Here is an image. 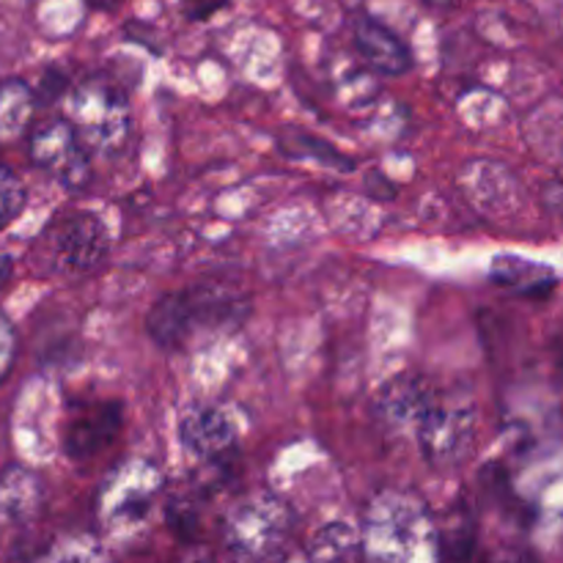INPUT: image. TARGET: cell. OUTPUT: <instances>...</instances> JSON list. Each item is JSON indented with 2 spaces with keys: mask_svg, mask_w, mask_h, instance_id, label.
<instances>
[{
  "mask_svg": "<svg viewBox=\"0 0 563 563\" xmlns=\"http://www.w3.org/2000/svg\"><path fill=\"white\" fill-rule=\"evenodd\" d=\"M247 311H251V300L240 295L234 286L203 280V284L165 295L148 311L146 330L154 344L163 350H187L196 341L240 328Z\"/></svg>",
  "mask_w": 563,
  "mask_h": 563,
  "instance_id": "1",
  "label": "cell"
},
{
  "mask_svg": "<svg viewBox=\"0 0 563 563\" xmlns=\"http://www.w3.org/2000/svg\"><path fill=\"white\" fill-rule=\"evenodd\" d=\"M363 553L377 561L443 559L438 522L418 495L385 489L363 515Z\"/></svg>",
  "mask_w": 563,
  "mask_h": 563,
  "instance_id": "2",
  "label": "cell"
},
{
  "mask_svg": "<svg viewBox=\"0 0 563 563\" xmlns=\"http://www.w3.org/2000/svg\"><path fill=\"white\" fill-rule=\"evenodd\" d=\"M71 126L77 130L88 152L110 154L124 152L132 135V110L126 93L108 77H88L66 102Z\"/></svg>",
  "mask_w": 563,
  "mask_h": 563,
  "instance_id": "3",
  "label": "cell"
},
{
  "mask_svg": "<svg viewBox=\"0 0 563 563\" xmlns=\"http://www.w3.org/2000/svg\"><path fill=\"white\" fill-rule=\"evenodd\" d=\"M295 537V515L275 495H256L234 506L223 522L225 548L245 561L284 559Z\"/></svg>",
  "mask_w": 563,
  "mask_h": 563,
  "instance_id": "4",
  "label": "cell"
},
{
  "mask_svg": "<svg viewBox=\"0 0 563 563\" xmlns=\"http://www.w3.org/2000/svg\"><path fill=\"white\" fill-rule=\"evenodd\" d=\"M163 493V473L152 460H126L108 473L97 495V517L110 531L146 520Z\"/></svg>",
  "mask_w": 563,
  "mask_h": 563,
  "instance_id": "5",
  "label": "cell"
},
{
  "mask_svg": "<svg viewBox=\"0 0 563 563\" xmlns=\"http://www.w3.org/2000/svg\"><path fill=\"white\" fill-rule=\"evenodd\" d=\"M27 154L33 165L53 176L66 190H86L93 179L86 143L69 119H47L27 135Z\"/></svg>",
  "mask_w": 563,
  "mask_h": 563,
  "instance_id": "6",
  "label": "cell"
},
{
  "mask_svg": "<svg viewBox=\"0 0 563 563\" xmlns=\"http://www.w3.org/2000/svg\"><path fill=\"white\" fill-rule=\"evenodd\" d=\"M44 253L55 273L86 275L108 256V231L91 212L60 214L44 231Z\"/></svg>",
  "mask_w": 563,
  "mask_h": 563,
  "instance_id": "7",
  "label": "cell"
},
{
  "mask_svg": "<svg viewBox=\"0 0 563 563\" xmlns=\"http://www.w3.org/2000/svg\"><path fill=\"white\" fill-rule=\"evenodd\" d=\"M416 440L434 471H454L467 460L476 440V410L438 399L418 423Z\"/></svg>",
  "mask_w": 563,
  "mask_h": 563,
  "instance_id": "8",
  "label": "cell"
},
{
  "mask_svg": "<svg viewBox=\"0 0 563 563\" xmlns=\"http://www.w3.org/2000/svg\"><path fill=\"white\" fill-rule=\"evenodd\" d=\"M179 440L192 460L218 465L236 451V427L223 407L196 405L181 418Z\"/></svg>",
  "mask_w": 563,
  "mask_h": 563,
  "instance_id": "9",
  "label": "cell"
},
{
  "mask_svg": "<svg viewBox=\"0 0 563 563\" xmlns=\"http://www.w3.org/2000/svg\"><path fill=\"white\" fill-rule=\"evenodd\" d=\"M440 399L432 383L418 374H401L390 379L377 396V418L383 427L394 434H412L416 438L418 423L429 412V407Z\"/></svg>",
  "mask_w": 563,
  "mask_h": 563,
  "instance_id": "10",
  "label": "cell"
},
{
  "mask_svg": "<svg viewBox=\"0 0 563 563\" xmlns=\"http://www.w3.org/2000/svg\"><path fill=\"white\" fill-rule=\"evenodd\" d=\"M352 42L368 69H374L377 75L399 77L412 69V55L407 44L374 16L357 14L352 20Z\"/></svg>",
  "mask_w": 563,
  "mask_h": 563,
  "instance_id": "11",
  "label": "cell"
},
{
  "mask_svg": "<svg viewBox=\"0 0 563 563\" xmlns=\"http://www.w3.org/2000/svg\"><path fill=\"white\" fill-rule=\"evenodd\" d=\"M121 423H124V412H121L119 401H102V405L86 407L66 427V454L71 460H91L119 438Z\"/></svg>",
  "mask_w": 563,
  "mask_h": 563,
  "instance_id": "12",
  "label": "cell"
},
{
  "mask_svg": "<svg viewBox=\"0 0 563 563\" xmlns=\"http://www.w3.org/2000/svg\"><path fill=\"white\" fill-rule=\"evenodd\" d=\"M44 506V482L36 471L11 465L0 473V520L5 526H31Z\"/></svg>",
  "mask_w": 563,
  "mask_h": 563,
  "instance_id": "13",
  "label": "cell"
},
{
  "mask_svg": "<svg viewBox=\"0 0 563 563\" xmlns=\"http://www.w3.org/2000/svg\"><path fill=\"white\" fill-rule=\"evenodd\" d=\"M489 275H493V280L498 286L526 297H544L555 286L553 269L544 267V264L526 262V258H517V256L495 258Z\"/></svg>",
  "mask_w": 563,
  "mask_h": 563,
  "instance_id": "14",
  "label": "cell"
},
{
  "mask_svg": "<svg viewBox=\"0 0 563 563\" xmlns=\"http://www.w3.org/2000/svg\"><path fill=\"white\" fill-rule=\"evenodd\" d=\"M36 110V91L25 80L0 82V143L25 135Z\"/></svg>",
  "mask_w": 563,
  "mask_h": 563,
  "instance_id": "15",
  "label": "cell"
},
{
  "mask_svg": "<svg viewBox=\"0 0 563 563\" xmlns=\"http://www.w3.org/2000/svg\"><path fill=\"white\" fill-rule=\"evenodd\" d=\"M363 553V533L346 522H330L319 528L308 542V559L311 561H355Z\"/></svg>",
  "mask_w": 563,
  "mask_h": 563,
  "instance_id": "16",
  "label": "cell"
},
{
  "mask_svg": "<svg viewBox=\"0 0 563 563\" xmlns=\"http://www.w3.org/2000/svg\"><path fill=\"white\" fill-rule=\"evenodd\" d=\"M25 201L27 192L22 179L9 165L0 163V229H5V225L20 218V212L25 209Z\"/></svg>",
  "mask_w": 563,
  "mask_h": 563,
  "instance_id": "17",
  "label": "cell"
},
{
  "mask_svg": "<svg viewBox=\"0 0 563 563\" xmlns=\"http://www.w3.org/2000/svg\"><path fill=\"white\" fill-rule=\"evenodd\" d=\"M16 357V330L5 313H0V383L11 374Z\"/></svg>",
  "mask_w": 563,
  "mask_h": 563,
  "instance_id": "18",
  "label": "cell"
},
{
  "mask_svg": "<svg viewBox=\"0 0 563 563\" xmlns=\"http://www.w3.org/2000/svg\"><path fill=\"white\" fill-rule=\"evenodd\" d=\"M229 0H181V9H185L187 20H209L212 14H218L220 9H225Z\"/></svg>",
  "mask_w": 563,
  "mask_h": 563,
  "instance_id": "19",
  "label": "cell"
},
{
  "mask_svg": "<svg viewBox=\"0 0 563 563\" xmlns=\"http://www.w3.org/2000/svg\"><path fill=\"white\" fill-rule=\"evenodd\" d=\"M11 269H14V262H11V256H5V253H0V289H3V286L9 284Z\"/></svg>",
  "mask_w": 563,
  "mask_h": 563,
  "instance_id": "20",
  "label": "cell"
},
{
  "mask_svg": "<svg viewBox=\"0 0 563 563\" xmlns=\"http://www.w3.org/2000/svg\"><path fill=\"white\" fill-rule=\"evenodd\" d=\"M86 3L97 11H113V9H119L124 0H86Z\"/></svg>",
  "mask_w": 563,
  "mask_h": 563,
  "instance_id": "21",
  "label": "cell"
}]
</instances>
